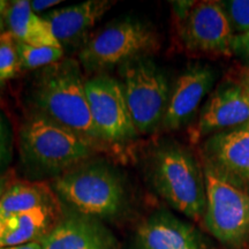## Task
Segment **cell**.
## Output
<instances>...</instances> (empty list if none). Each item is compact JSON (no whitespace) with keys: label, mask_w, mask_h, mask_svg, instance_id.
<instances>
[{"label":"cell","mask_w":249,"mask_h":249,"mask_svg":"<svg viewBox=\"0 0 249 249\" xmlns=\"http://www.w3.org/2000/svg\"><path fill=\"white\" fill-rule=\"evenodd\" d=\"M101 147V142L77 134L37 111L28 114L18 133L21 161L34 179L57 178L93 157Z\"/></svg>","instance_id":"cell-1"},{"label":"cell","mask_w":249,"mask_h":249,"mask_svg":"<svg viewBox=\"0 0 249 249\" xmlns=\"http://www.w3.org/2000/svg\"><path fill=\"white\" fill-rule=\"evenodd\" d=\"M81 68L80 62L74 59H62L42 68L30 89L34 111L77 134L104 142L90 113L87 80Z\"/></svg>","instance_id":"cell-2"},{"label":"cell","mask_w":249,"mask_h":249,"mask_svg":"<svg viewBox=\"0 0 249 249\" xmlns=\"http://www.w3.org/2000/svg\"><path fill=\"white\" fill-rule=\"evenodd\" d=\"M147 176L154 189L174 210L200 223L207 208L201 161L179 142L163 141L150 151Z\"/></svg>","instance_id":"cell-3"},{"label":"cell","mask_w":249,"mask_h":249,"mask_svg":"<svg viewBox=\"0 0 249 249\" xmlns=\"http://www.w3.org/2000/svg\"><path fill=\"white\" fill-rule=\"evenodd\" d=\"M53 191L73 210L98 219L117 216L127 201L121 173L108 161L95 157L54 178Z\"/></svg>","instance_id":"cell-4"},{"label":"cell","mask_w":249,"mask_h":249,"mask_svg":"<svg viewBox=\"0 0 249 249\" xmlns=\"http://www.w3.org/2000/svg\"><path fill=\"white\" fill-rule=\"evenodd\" d=\"M160 49V38L150 24L124 18L107 24L87 40L79 62L87 73L101 74L130 59L150 57Z\"/></svg>","instance_id":"cell-5"},{"label":"cell","mask_w":249,"mask_h":249,"mask_svg":"<svg viewBox=\"0 0 249 249\" xmlns=\"http://www.w3.org/2000/svg\"><path fill=\"white\" fill-rule=\"evenodd\" d=\"M130 117L139 134L160 128L171 88L164 71L150 57H138L118 67Z\"/></svg>","instance_id":"cell-6"},{"label":"cell","mask_w":249,"mask_h":249,"mask_svg":"<svg viewBox=\"0 0 249 249\" xmlns=\"http://www.w3.org/2000/svg\"><path fill=\"white\" fill-rule=\"evenodd\" d=\"M203 167V166H202ZM207 208L203 223L220 244L230 249L249 246V194L203 167Z\"/></svg>","instance_id":"cell-7"},{"label":"cell","mask_w":249,"mask_h":249,"mask_svg":"<svg viewBox=\"0 0 249 249\" xmlns=\"http://www.w3.org/2000/svg\"><path fill=\"white\" fill-rule=\"evenodd\" d=\"M249 121V67L227 71L188 128L189 141L197 144L208 136Z\"/></svg>","instance_id":"cell-8"},{"label":"cell","mask_w":249,"mask_h":249,"mask_svg":"<svg viewBox=\"0 0 249 249\" xmlns=\"http://www.w3.org/2000/svg\"><path fill=\"white\" fill-rule=\"evenodd\" d=\"M183 48L192 53L231 57L234 31L222 1H195L185 17L177 20Z\"/></svg>","instance_id":"cell-9"},{"label":"cell","mask_w":249,"mask_h":249,"mask_svg":"<svg viewBox=\"0 0 249 249\" xmlns=\"http://www.w3.org/2000/svg\"><path fill=\"white\" fill-rule=\"evenodd\" d=\"M86 93L93 124L105 143H124L139 135L119 80L107 73L96 74L86 81Z\"/></svg>","instance_id":"cell-10"},{"label":"cell","mask_w":249,"mask_h":249,"mask_svg":"<svg viewBox=\"0 0 249 249\" xmlns=\"http://www.w3.org/2000/svg\"><path fill=\"white\" fill-rule=\"evenodd\" d=\"M200 158L202 166L249 194V121L204 139Z\"/></svg>","instance_id":"cell-11"},{"label":"cell","mask_w":249,"mask_h":249,"mask_svg":"<svg viewBox=\"0 0 249 249\" xmlns=\"http://www.w3.org/2000/svg\"><path fill=\"white\" fill-rule=\"evenodd\" d=\"M135 249H211L193 224L169 210H157L140 224L134 235Z\"/></svg>","instance_id":"cell-12"},{"label":"cell","mask_w":249,"mask_h":249,"mask_svg":"<svg viewBox=\"0 0 249 249\" xmlns=\"http://www.w3.org/2000/svg\"><path fill=\"white\" fill-rule=\"evenodd\" d=\"M216 71L209 65L192 64L178 76L171 89L169 105L160 129L171 132L181 128L200 107L202 99L213 88Z\"/></svg>","instance_id":"cell-13"},{"label":"cell","mask_w":249,"mask_h":249,"mask_svg":"<svg viewBox=\"0 0 249 249\" xmlns=\"http://www.w3.org/2000/svg\"><path fill=\"white\" fill-rule=\"evenodd\" d=\"M39 244L42 249H119L116 235L101 219L75 210L62 214Z\"/></svg>","instance_id":"cell-14"},{"label":"cell","mask_w":249,"mask_h":249,"mask_svg":"<svg viewBox=\"0 0 249 249\" xmlns=\"http://www.w3.org/2000/svg\"><path fill=\"white\" fill-rule=\"evenodd\" d=\"M113 5L116 1L88 0L54 9L42 17L49 22L61 46L71 45L82 38Z\"/></svg>","instance_id":"cell-15"},{"label":"cell","mask_w":249,"mask_h":249,"mask_svg":"<svg viewBox=\"0 0 249 249\" xmlns=\"http://www.w3.org/2000/svg\"><path fill=\"white\" fill-rule=\"evenodd\" d=\"M61 216V205H51L0 220V248L39 241L53 229Z\"/></svg>","instance_id":"cell-16"},{"label":"cell","mask_w":249,"mask_h":249,"mask_svg":"<svg viewBox=\"0 0 249 249\" xmlns=\"http://www.w3.org/2000/svg\"><path fill=\"white\" fill-rule=\"evenodd\" d=\"M6 26L17 42L37 48H62L48 21L31 11L28 0L9 2L6 11Z\"/></svg>","instance_id":"cell-17"},{"label":"cell","mask_w":249,"mask_h":249,"mask_svg":"<svg viewBox=\"0 0 249 249\" xmlns=\"http://www.w3.org/2000/svg\"><path fill=\"white\" fill-rule=\"evenodd\" d=\"M58 195L46 181L15 180L0 200V220L40 207L60 205Z\"/></svg>","instance_id":"cell-18"},{"label":"cell","mask_w":249,"mask_h":249,"mask_svg":"<svg viewBox=\"0 0 249 249\" xmlns=\"http://www.w3.org/2000/svg\"><path fill=\"white\" fill-rule=\"evenodd\" d=\"M17 49L21 71L48 67L64 58V48H52V46L37 48V46L17 42Z\"/></svg>","instance_id":"cell-19"},{"label":"cell","mask_w":249,"mask_h":249,"mask_svg":"<svg viewBox=\"0 0 249 249\" xmlns=\"http://www.w3.org/2000/svg\"><path fill=\"white\" fill-rule=\"evenodd\" d=\"M20 71L17 40L7 33L0 39V83L13 79Z\"/></svg>","instance_id":"cell-20"},{"label":"cell","mask_w":249,"mask_h":249,"mask_svg":"<svg viewBox=\"0 0 249 249\" xmlns=\"http://www.w3.org/2000/svg\"><path fill=\"white\" fill-rule=\"evenodd\" d=\"M223 7L235 35L249 30V0L222 1Z\"/></svg>","instance_id":"cell-21"},{"label":"cell","mask_w":249,"mask_h":249,"mask_svg":"<svg viewBox=\"0 0 249 249\" xmlns=\"http://www.w3.org/2000/svg\"><path fill=\"white\" fill-rule=\"evenodd\" d=\"M13 158V133L7 118L0 111V174L7 172Z\"/></svg>","instance_id":"cell-22"},{"label":"cell","mask_w":249,"mask_h":249,"mask_svg":"<svg viewBox=\"0 0 249 249\" xmlns=\"http://www.w3.org/2000/svg\"><path fill=\"white\" fill-rule=\"evenodd\" d=\"M232 53L238 55L245 66L249 67V30L240 35H235L232 44Z\"/></svg>","instance_id":"cell-23"},{"label":"cell","mask_w":249,"mask_h":249,"mask_svg":"<svg viewBox=\"0 0 249 249\" xmlns=\"http://www.w3.org/2000/svg\"><path fill=\"white\" fill-rule=\"evenodd\" d=\"M60 2V0H33V1H30V7L34 13L38 14L42 13L45 9L59 5Z\"/></svg>","instance_id":"cell-24"},{"label":"cell","mask_w":249,"mask_h":249,"mask_svg":"<svg viewBox=\"0 0 249 249\" xmlns=\"http://www.w3.org/2000/svg\"><path fill=\"white\" fill-rule=\"evenodd\" d=\"M15 181L14 173L12 171H7V172L0 174V200L4 196V194L7 191V188Z\"/></svg>","instance_id":"cell-25"},{"label":"cell","mask_w":249,"mask_h":249,"mask_svg":"<svg viewBox=\"0 0 249 249\" xmlns=\"http://www.w3.org/2000/svg\"><path fill=\"white\" fill-rule=\"evenodd\" d=\"M8 4V1L0 0V39L8 33L7 26H6V11H7Z\"/></svg>","instance_id":"cell-26"},{"label":"cell","mask_w":249,"mask_h":249,"mask_svg":"<svg viewBox=\"0 0 249 249\" xmlns=\"http://www.w3.org/2000/svg\"><path fill=\"white\" fill-rule=\"evenodd\" d=\"M0 249H42V246H40L39 241H34V242H29V244L13 246V247H4Z\"/></svg>","instance_id":"cell-27"}]
</instances>
